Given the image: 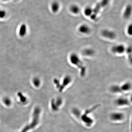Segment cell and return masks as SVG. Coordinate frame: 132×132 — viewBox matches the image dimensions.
Returning a JSON list of instances; mask_svg holds the SVG:
<instances>
[{"instance_id": "obj_1", "label": "cell", "mask_w": 132, "mask_h": 132, "mask_svg": "<svg viewBox=\"0 0 132 132\" xmlns=\"http://www.w3.org/2000/svg\"><path fill=\"white\" fill-rule=\"evenodd\" d=\"M69 59L71 63L80 70L81 76H84L86 74V69L79 57L76 53H72L70 55Z\"/></svg>"}, {"instance_id": "obj_2", "label": "cell", "mask_w": 132, "mask_h": 132, "mask_svg": "<svg viewBox=\"0 0 132 132\" xmlns=\"http://www.w3.org/2000/svg\"><path fill=\"white\" fill-rule=\"evenodd\" d=\"M110 2V0H101V1L97 3L95 7L93 9V13L91 18L93 20H95L97 17V15L100 12V10L102 8L107 6Z\"/></svg>"}, {"instance_id": "obj_3", "label": "cell", "mask_w": 132, "mask_h": 132, "mask_svg": "<svg viewBox=\"0 0 132 132\" xmlns=\"http://www.w3.org/2000/svg\"><path fill=\"white\" fill-rule=\"evenodd\" d=\"M101 34L104 38L109 40H114L117 37L116 33L111 30L105 29L103 30L101 32Z\"/></svg>"}, {"instance_id": "obj_4", "label": "cell", "mask_w": 132, "mask_h": 132, "mask_svg": "<svg viewBox=\"0 0 132 132\" xmlns=\"http://www.w3.org/2000/svg\"><path fill=\"white\" fill-rule=\"evenodd\" d=\"M126 49V47L123 44H118L112 47L111 51L114 54H122L125 51Z\"/></svg>"}, {"instance_id": "obj_5", "label": "cell", "mask_w": 132, "mask_h": 132, "mask_svg": "<svg viewBox=\"0 0 132 132\" xmlns=\"http://www.w3.org/2000/svg\"><path fill=\"white\" fill-rule=\"evenodd\" d=\"M72 81V79L71 76L69 75L65 76L63 78L62 84L60 85L59 87V91H62L65 87L67 86L69 84L71 83Z\"/></svg>"}, {"instance_id": "obj_6", "label": "cell", "mask_w": 132, "mask_h": 132, "mask_svg": "<svg viewBox=\"0 0 132 132\" xmlns=\"http://www.w3.org/2000/svg\"><path fill=\"white\" fill-rule=\"evenodd\" d=\"M79 32L83 34L88 35L91 32V29L87 25L83 24L80 25L78 28Z\"/></svg>"}, {"instance_id": "obj_7", "label": "cell", "mask_w": 132, "mask_h": 132, "mask_svg": "<svg viewBox=\"0 0 132 132\" xmlns=\"http://www.w3.org/2000/svg\"><path fill=\"white\" fill-rule=\"evenodd\" d=\"M132 14V7L130 5L126 6L123 13V17L125 19H128L130 17Z\"/></svg>"}, {"instance_id": "obj_8", "label": "cell", "mask_w": 132, "mask_h": 132, "mask_svg": "<svg viewBox=\"0 0 132 132\" xmlns=\"http://www.w3.org/2000/svg\"><path fill=\"white\" fill-rule=\"evenodd\" d=\"M82 54L85 56L91 57L94 56L95 52L93 49L91 48H86L82 51Z\"/></svg>"}, {"instance_id": "obj_9", "label": "cell", "mask_w": 132, "mask_h": 132, "mask_svg": "<svg viewBox=\"0 0 132 132\" xmlns=\"http://www.w3.org/2000/svg\"><path fill=\"white\" fill-rule=\"evenodd\" d=\"M51 8L52 12L56 13L59 10L60 5L58 2L54 1L51 4Z\"/></svg>"}, {"instance_id": "obj_10", "label": "cell", "mask_w": 132, "mask_h": 132, "mask_svg": "<svg viewBox=\"0 0 132 132\" xmlns=\"http://www.w3.org/2000/svg\"><path fill=\"white\" fill-rule=\"evenodd\" d=\"M70 10L74 15H78L80 12V8L78 5H73L70 7Z\"/></svg>"}, {"instance_id": "obj_11", "label": "cell", "mask_w": 132, "mask_h": 132, "mask_svg": "<svg viewBox=\"0 0 132 132\" xmlns=\"http://www.w3.org/2000/svg\"><path fill=\"white\" fill-rule=\"evenodd\" d=\"M27 27L25 24H22L21 26L19 31V34L21 37L25 36L27 33Z\"/></svg>"}, {"instance_id": "obj_12", "label": "cell", "mask_w": 132, "mask_h": 132, "mask_svg": "<svg viewBox=\"0 0 132 132\" xmlns=\"http://www.w3.org/2000/svg\"><path fill=\"white\" fill-rule=\"evenodd\" d=\"M84 13L87 17H91L93 13V8L90 6L86 7L84 11Z\"/></svg>"}, {"instance_id": "obj_13", "label": "cell", "mask_w": 132, "mask_h": 132, "mask_svg": "<svg viewBox=\"0 0 132 132\" xmlns=\"http://www.w3.org/2000/svg\"><path fill=\"white\" fill-rule=\"evenodd\" d=\"M120 87L122 91H126L130 90V89L131 88V85L130 83L127 82V83H125L123 85Z\"/></svg>"}, {"instance_id": "obj_14", "label": "cell", "mask_w": 132, "mask_h": 132, "mask_svg": "<svg viewBox=\"0 0 132 132\" xmlns=\"http://www.w3.org/2000/svg\"><path fill=\"white\" fill-rule=\"evenodd\" d=\"M111 90L114 93H120L122 91L120 87L117 85L112 86L111 88Z\"/></svg>"}, {"instance_id": "obj_15", "label": "cell", "mask_w": 132, "mask_h": 132, "mask_svg": "<svg viewBox=\"0 0 132 132\" xmlns=\"http://www.w3.org/2000/svg\"><path fill=\"white\" fill-rule=\"evenodd\" d=\"M33 83L34 84V86L37 87H39L40 86V81L39 79L37 78H35L33 79Z\"/></svg>"}, {"instance_id": "obj_16", "label": "cell", "mask_w": 132, "mask_h": 132, "mask_svg": "<svg viewBox=\"0 0 132 132\" xmlns=\"http://www.w3.org/2000/svg\"><path fill=\"white\" fill-rule=\"evenodd\" d=\"M3 102L6 106H10L11 104V101L10 100V98L7 97L3 99Z\"/></svg>"}, {"instance_id": "obj_17", "label": "cell", "mask_w": 132, "mask_h": 132, "mask_svg": "<svg viewBox=\"0 0 132 132\" xmlns=\"http://www.w3.org/2000/svg\"><path fill=\"white\" fill-rule=\"evenodd\" d=\"M18 96L20 98V100L22 102H25L26 101V98L25 96H23V95L21 93L18 94Z\"/></svg>"}, {"instance_id": "obj_18", "label": "cell", "mask_w": 132, "mask_h": 132, "mask_svg": "<svg viewBox=\"0 0 132 132\" xmlns=\"http://www.w3.org/2000/svg\"><path fill=\"white\" fill-rule=\"evenodd\" d=\"M132 27L131 24L128 27L127 29V33L129 35H132Z\"/></svg>"}, {"instance_id": "obj_19", "label": "cell", "mask_w": 132, "mask_h": 132, "mask_svg": "<svg viewBox=\"0 0 132 132\" xmlns=\"http://www.w3.org/2000/svg\"><path fill=\"white\" fill-rule=\"evenodd\" d=\"M6 15V13L4 11L0 10V18H3Z\"/></svg>"}]
</instances>
